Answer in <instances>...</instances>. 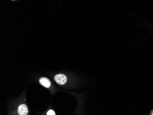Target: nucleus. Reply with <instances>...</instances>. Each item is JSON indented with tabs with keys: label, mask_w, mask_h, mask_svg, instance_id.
Returning a JSON list of instances; mask_svg holds the SVG:
<instances>
[{
	"label": "nucleus",
	"mask_w": 153,
	"mask_h": 115,
	"mask_svg": "<svg viewBox=\"0 0 153 115\" xmlns=\"http://www.w3.org/2000/svg\"><path fill=\"white\" fill-rule=\"evenodd\" d=\"M54 79L57 83L60 85L65 84L67 81V77L63 74H57L55 76Z\"/></svg>",
	"instance_id": "f257e3e1"
},
{
	"label": "nucleus",
	"mask_w": 153,
	"mask_h": 115,
	"mask_svg": "<svg viewBox=\"0 0 153 115\" xmlns=\"http://www.w3.org/2000/svg\"><path fill=\"white\" fill-rule=\"evenodd\" d=\"M28 107L27 105L25 104H22L19 105L18 108V114L19 115H26L28 114Z\"/></svg>",
	"instance_id": "f03ea898"
},
{
	"label": "nucleus",
	"mask_w": 153,
	"mask_h": 115,
	"mask_svg": "<svg viewBox=\"0 0 153 115\" xmlns=\"http://www.w3.org/2000/svg\"><path fill=\"white\" fill-rule=\"evenodd\" d=\"M39 82L42 86H43L44 87L47 88L50 87V86L51 85V83L50 80L46 77H41L39 80Z\"/></svg>",
	"instance_id": "7ed1b4c3"
},
{
	"label": "nucleus",
	"mask_w": 153,
	"mask_h": 115,
	"mask_svg": "<svg viewBox=\"0 0 153 115\" xmlns=\"http://www.w3.org/2000/svg\"><path fill=\"white\" fill-rule=\"evenodd\" d=\"M56 114H55V112H54L53 110H49V111H48V112H47V115H55Z\"/></svg>",
	"instance_id": "20e7f679"
},
{
	"label": "nucleus",
	"mask_w": 153,
	"mask_h": 115,
	"mask_svg": "<svg viewBox=\"0 0 153 115\" xmlns=\"http://www.w3.org/2000/svg\"></svg>",
	"instance_id": "39448f33"
}]
</instances>
